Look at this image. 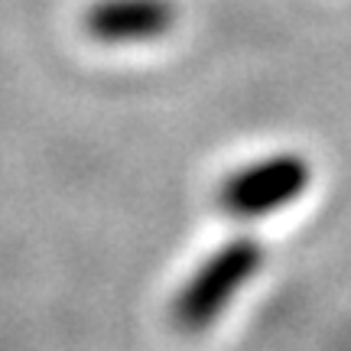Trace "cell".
<instances>
[{
  "label": "cell",
  "mask_w": 351,
  "mask_h": 351,
  "mask_svg": "<svg viewBox=\"0 0 351 351\" xmlns=\"http://www.w3.org/2000/svg\"><path fill=\"white\" fill-rule=\"evenodd\" d=\"M173 23L176 7L169 0H98L85 13L88 36L108 46L163 39Z\"/></svg>",
  "instance_id": "3957f363"
},
{
  "label": "cell",
  "mask_w": 351,
  "mask_h": 351,
  "mask_svg": "<svg viewBox=\"0 0 351 351\" xmlns=\"http://www.w3.org/2000/svg\"><path fill=\"white\" fill-rule=\"evenodd\" d=\"M263 257L267 251L254 238H234L225 247H218L208 261H202L199 270L176 293L173 309H169L173 326L189 335L215 326L228 309V302L263 267Z\"/></svg>",
  "instance_id": "6da1fadb"
},
{
  "label": "cell",
  "mask_w": 351,
  "mask_h": 351,
  "mask_svg": "<svg viewBox=\"0 0 351 351\" xmlns=\"http://www.w3.org/2000/svg\"><path fill=\"white\" fill-rule=\"evenodd\" d=\"M313 166L300 153H274L225 176L218 186V205L231 218H267L287 208L309 189Z\"/></svg>",
  "instance_id": "7a4b0ae2"
}]
</instances>
